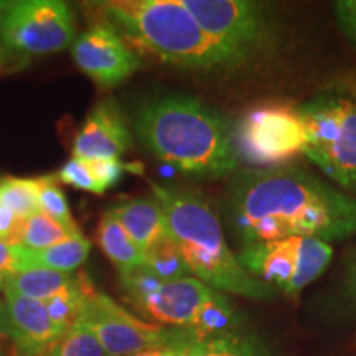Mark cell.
<instances>
[{
  "mask_svg": "<svg viewBox=\"0 0 356 356\" xmlns=\"http://www.w3.org/2000/svg\"><path fill=\"white\" fill-rule=\"evenodd\" d=\"M239 249L304 236L332 243L356 236V198L296 165L243 168L226 200Z\"/></svg>",
  "mask_w": 356,
  "mask_h": 356,
  "instance_id": "6da1fadb",
  "label": "cell"
},
{
  "mask_svg": "<svg viewBox=\"0 0 356 356\" xmlns=\"http://www.w3.org/2000/svg\"><path fill=\"white\" fill-rule=\"evenodd\" d=\"M136 131L155 157L190 175L228 177L241 165L228 122L197 97L172 95L145 102Z\"/></svg>",
  "mask_w": 356,
  "mask_h": 356,
  "instance_id": "7a4b0ae2",
  "label": "cell"
},
{
  "mask_svg": "<svg viewBox=\"0 0 356 356\" xmlns=\"http://www.w3.org/2000/svg\"><path fill=\"white\" fill-rule=\"evenodd\" d=\"M150 188L195 277L218 292L251 300L273 299L274 289L249 274L226 243L220 218L207 200L190 190L154 181Z\"/></svg>",
  "mask_w": 356,
  "mask_h": 356,
  "instance_id": "3957f363",
  "label": "cell"
},
{
  "mask_svg": "<svg viewBox=\"0 0 356 356\" xmlns=\"http://www.w3.org/2000/svg\"><path fill=\"white\" fill-rule=\"evenodd\" d=\"M101 20L129 44L180 68L213 71L239 66L213 42L181 0H114L95 3Z\"/></svg>",
  "mask_w": 356,
  "mask_h": 356,
  "instance_id": "277c9868",
  "label": "cell"
},
{
  "mask_svg": "<svg viewBox=\"0 0 356 356\" xmlns=\"http://www.w3.org/2000/svg\"><path fill=\"white\" fill-rule=\"evenodd\" d=\"M299 113L307 129L305 157L346 193H356V96L323 92Z\"/></svg>",
  "mask_w": 356,
  "mask_h": 356,
  "instance_id": "5b68a950",
  "label": "cell"
},
{
  "mask_svg": "<svg viewBox=\"0 0 356 356\" xmlns=\"http://www.w3.org/2000/svg\"><path fill=\"white\" fill-rule=\"evenodd\" d=\"M233 144L241 163L251 168L291 165L304 155L307 129L299 108L287 104H262L248 111L231 127Z\"/></svg>",
  "mask_w": 356,
  "mask_h": 356,
  "instance_id": "8992f818",
  "label": "cell"
},
{
  "mask_svg": "<svg viewBox=\"0 0 356 356\" xmlns=\"http://www.w3.org/2000/svg\"><path fill=\"white\" fill-rule=\"evenodd\" d=\"M238 259L249 274L274 291L297 297L327 270L333 248L322 239L292 236L239 249Z\"/></svg>",
  "mask_w": 356,
  "mask_h": 356,
  "instance_id": "52a82bcc",
  "label": "cell"
},
{
  "mask_svg": "<svg viewBox=\"0 0 356 356\" xmlns=\"http://www.w3.org/2000/svg\"><path fill=\"white\" fill-rule=\"evenodd\" d=\"M181 2L203 32L238 65L264 53L275 38V24L266 3L249 0Z\"/></svg>",
  "mask_w": 356,
  "mask_h": 356,
  "instance_id": "ba28073f",
  "label": "cell"
},
{
  "mask_svg": "<svg viewBox=\"0 0 356 356\" xmlns=\"http://www.w3.org/2000/svg\"><path fill=\"white\" fill-rule=\"evenodd\" d=\"M76 26L73 12L60 0H20L0 20L3 50L29 60L50 55L74 43Z\"/></svg>",
  "mask_w": 356,
  "mask_h": 356,
  "instance_id": "9c48e42d",
  "label": "cell"
},
{
  "mask_svg": "<svg viewBox=\"0 0 356 356\" xmlns=\"http://www.w3.org/2000/svg\"><path fill=\"white\" fill-rule=\"evenodd\" d=\"M127 300L140 314L160 325L173 328H190L195 314L215 289L208 287L197 277H185L163 282L150 274L144 266L119 273Z\"/></svg>",
  "mask_w": 356,
  "mask_h": 356,
  "instance_id": "30bf717a",
  "label": "cell"
},
{
  "mask_svg": "<svg viewBox=\"0 0 356 356\" xmlns=\"http://www.w3.org/2000/svg\"><path fill=\"white\" fill-rule=\"evenodd\" d=\"M76 323L95 333L108 356H131L167 343L184 330L147 323L96 289L86 297Z\"/></svg>",
  "mask_w": 356,
  "mask_h": 356,
  "instance_id": "8fae6325",
  "label": "cell"
},
{
  "mask_svg": "<svg viewBox=\"0 0 356 356\" xmlns=\"http://www.w3.org/2000/svg\"><path fill=\"white\" fill-rule=\"evenodd\" d=\"M78 68L101 88H114L140 68V58L109 24L97 22L73 43Z\"/></svg>",
  "mask_w": 356,
  "mask_h": 356,
  "instance_id": "7c38bea8",
  "label": "cell"
},
{
  "mask_svg": "<svg viewBox=\"0 0 356 356\" xmlns=\"http://www.w3.org/2000/svg\"><path fill=\"white\" fill-rule=\"evenodd\" d=\"M127 121L113 99L97 102L79 129L73 144L74 157L83 160L119 159L129 149Z\"/></svg>",
  "mask_w": 356,
  "mask_h": 356,
  "instance_id": "4fadbf2b",
  "label": "cell"
},
{
  "mask_svg": "<svg viewBox=\"0 0 356 356\" xmlns=\"http://www.w3.org/2000/svg\"><path fill=\"white\" fill-rule=\"evenodd\" d=\"M10 338L24 356H44L58 338L63 337L48 315L44 302L3 291Z\"/></svg>",
  "mask_w": 356,
  "mask_h": 356,
  "instance_id": "5bb4252c",
  "label": "cell"
},
{
  "mask_svg": "<svg viewBox=\"0 0 356 356\" xmlns=\"http://www.w3.org/2000/svg\"><path fill=\"white\" fill-rule=\"evenodd\" d=\"M109 211L121 222L122 228L142 252L159 239L170 234L165 215L154 197L127 200L111 208Z\"/></svg>",
  "mask_w": 356,
  "mask_h": 356,
  "instance_id": "9a60e30c",
  "label": "cell"
},
{
  "mask_svg": "<svg viewBox=\"0 0 356 356\" xmlns=\"http://www.w3.org/2000/svg\"><path fill=\"white\" fill-rule=\"evenodd\" d=\"M97 244L119 273L137 269L144 266V252L132 241L113 213L106 211L96 229Z\"/></svg>",
  "mask_w": 356,
  "mask_h": 356,
  "instance_id": "2e32d148",
  "label": "cell"
},
{
  "mask_svg": "<svg viewBox=\"0 0 356 356\" xmlns=\"http://www.w3.org/2000/svg\"><path fill=\"white\" fill-rule=\"evenodd\" d=\"M73 280V274L58 273V270L44 269V267H32V269L20 270L7 277L2 291H10L29 299L44 302L71 286Z\"/></svg>",
  "mask_w": 356,
  "mask_h": 356,
  "instance_id": "e0dca14e",
  "label": "cell"
},
{
  "mask_svg": "<svg viewBox=\"0 0 356 356\" xmlns=\"http://www.w3.org/2000/svg\"><path fill=\"white\" fill-rule=\"evenodd\" d=\"M188 356H277L264 338L251 332L236 330L197 341Z\"/></svg>",
  "mask_w": 356,
  "mask_h": 356,
  "instance_id": "ac0fdd59",
  "label": "cell"
},
{
  "mask_svg": "<svg viewBox=\"0 0 356 356\" xmlns=\"http://www.w3.org/2000/svg\"><path fill=\"white\" fill-rule=\"evenodd\" d=\"M89 249H91V241L83 234H76L50 248L38 249V251L29 249V259L32 267H44L58 273L73 274V270L79 269L86 262Z\"/></svg>",
  "mask_w": 356,
  "mask_h": 356,
  "instance_id": "d6986e66",
  "label": "cell"
},
{
  "mask_svg": "<svg viewBox=\"0 0 356 356\" xmlns=\"http://www.w3.org/2000/svg\"><path fill=\"white\" fill-rule=\"evenodd\" d=\"M92 291H95L92 282L88 279L86 274L81 273L74 275V280L71 286L55 293L48 300H44V307H47L51 322L55 323V327L63 335L78 322L79 315L83 312L84 302H86V297Z\"/></svg>",
  "mask_w": 356,
  "mask_h": 356,
  "instance_id": "ffe728a7",
  "label": "cell"
},
{
  "mask_svg": "<svg viewBox=\"0 0 356 356\" xmlns=\"http://www.w3.org/2000/svg\"><path fill=\"white\" fill-rule=\"evenodd\" d=\"M188 330L198 338V341L236 330L234 307L221 292L215 291L195 314Z\"/></svg>",
  "mask_w": 356,
  "mask_h": 356,
  "instance_id": "44dd1931",
  "label": "cell"
},
{
  "mask_svg": "<svg viewBox=\"0 0 356 356\" xmlns=\"http://www.w3.org/2000/svg\"><path fill=\"white\" fill-rule=\"evenodd\" d=\"M71 236L76 234L71 233L68 228L51 220L44 213L38 211L32 216L25 218V220H20L19 228H17L10 244L12 246L30 249V251H38V249L50 248L53 244L65 241Z\"/></svg>",
  "mask_w": 356,
  "mask_h": 356,
  "instance_id": "7402d4cb",
  "label": "cell"
},
{
  "mask_svg": "<svg viewBox=\"0 0 356 356\" xmlns=\"http://www.w3.org/2000/svg\"><path fill=\"white\" fill-rule=\"evenodd\" d=\"M144 267L163 282H173V280L190 277L191 274L172 234L159 239L157 243L145 249Z\"/></svg>",
  "mask_w": 356,
  "mask_h": 356,
  "instance_id": "603a6c76",
  "label": "cell"
},
{
  "mask_svg": "<svg viewBox=\"0 0 356 356\" xmlns=\"http://www.w3.org/2000/svg\"><path fill=\"white\" fill-rule=\"evenodd\" d=\"M0 203L19 220L40 211L38 178L6 177L0 180Z\"/></svg>",
  "mask_w": 356,
  "mask_h": 356,
  "instance_id": "cb8c5ba5",
  "label": "cell"
},
{
  "mask_svg": "<svg viewBox=\"0 0 356 356\" xmlns=\"http://www.w3.org/2000/svg\"><path fill=\"white\" fill-rule=\"evenodd\" d=\"M38 204L40 211L50 216L51 220L60 222L61 226L68 228L71 233L79 234L78 225L71 216L68 200L65 197V191L56 185L55 178L40 177L38 178Z\"/></svg>",
  "mask_w": 356,
  "mask_h": 356,
  "instance_id": "d4e9b609",
  "label": "cell"
},
{
  "mask_svg": "<svg viewBox=\"0 0 356 356\" xmlns=\"http://www.w3.org/2000/svg\"><path fill=\"white\" fill-rule=\"evenodd\" d=\"M44 356H108L99 340L89 328L74 323L63 337L58 338Z\"/></svg>",
  "mask_w": 356,
  "mask_h": 356,
  "instance_id": "484cf974",
  "label": "cell"
},
{
  "mask_svg": "<svg viewBox=\"0 0 356 356\" xmlns=\"http://www.w3.org/2000/svg\"><path fill=\"white\" fill-rule=\"evenodd\" d=\"M56 177L61 184L71 185L78 190L88 191V193L102 195L99 186L96 184L95 177H92V173L89 172L86 160L83 159L73 157L71 160H68V162L60 168V172H58Z\"/></svg>",
  "mask_w": 356,
  "mask_h": 356,
  "instance_id": "4316f807",
  "label": "cell"
},
{
  "mask_svg": "<svg viewBox=\"0 0 356 356\" xmlns=\"http://www.w3.org/2000/svg\"><path fill=\"white\" fill-rule=\"evenodd\" d=\"M26 269H32L29 259V249L12 246V244L0 239V289L3 287L7 277Z\"/></svg>",
  "mask_w": 356,
  "mask_h": 356,
  "instance_id": "83f0119b",
  "label": "cell"
},
{
  "mask_svg": "<svg viewBox=\"0 0 356 356\" xmlns=\"http://www.w3.org/2000/svg\"><path fill=\"white\" fill-rule=\"evenodd\" d=\"M89 172L95 177L101 193L118 184L122 178V173L126 170V163H122L119 159H96L86 160Z\"/></svg>",
  "mask_w": 356,
  "mask_h": 356,
  "instance_id": "f1b7e54d",
  "label": "cell"
},
{
  "mask_svg": "<svg viewBox=\"0 0 356 356\" xmlns=\"http://www.w3.org/2000/svg\"><path fill=\"white\" fill-rule=\"evenodd\" d=\"M197 341L198 338L188 328H184L173 340L167 341V343L137 351V353L131 356H188L190 350L193 348V345Z\"/></svg>",
  "mask_w": 356,
  "mask_h": 356,
  "instance_id": "f546056e",
  "label": "cell"
},
{
  "mask_svg": "<svg viewBox=\"0 0 356 356\" xmlns=\"http://www.w3.org/2000/svg\"><path fill=\"white\" fill-rule=\"evenodd\" d=\"M341 296L346 302L356 307V252L350 256L345 266V274L341 279Z\"/></svg>",
  "mask_w": 356,
  "mask_h": 356,
  "instance_id": "4dcf8cb0",
  "label": "cell"
},
{
  "mask_svg": "<svg viewBox=\"0 0 356 356\" xmlns=\"http://www.w3.org/2000/svg\"><path fill=\"white\" fill-rule=\"evenodd\" d=\"M20 220L13 213L8 210L7 207H3L0 203V239L10 244L13 236H15V231L19 228Z\"/></svg>",
  "mask_w": 356,
  "mask_h": 356,
  "instance_id": "1f68e13d",
  "label": "cell"
},
{
  "mask_svg": "<svg viewBox=\"0 0 356 356\" xmlns=\"http://www.w3.org/2000/svg\"><path fill=\"white\" fill-rule=\"evenodd\" d=\"M338 24L341 26V32L345 33V37L350 40L351 44L356 48V19L355 17L346 15V13L337 12Z\"/></svg>",
  "mask_w": 356,
  "mask_h": 356,
  "instance_id": "d6a6232c",
  "label": "cell"
},
{
  "mask_svg": "<svg viewBox=\"0 0 356 356\" xmlns=\"http://www.w3.org/2000/svg\"><path fill=\"white\" fill-rule=\"evenodd\" d=\"M0 338H10V323H8L6 302L0 300Z\"/></svg>",
  "mask_w": 356,
  "mask_h": 356,
  "instance_id": "836d02e7",
  "label": "cell"
},
{
  "mask_svg": "<svg viewBox=\"0 0 356 356\" xmlns=\"http://www.w3.org/2000/svg\"><path fill=\"white\" fill-rule=\"evenodd\" d=\"M335 12L346 13V15L356 19V0H343V2L335 3Z\"/></svg>",
  "mask_w": 356,
  "mask_h": 356,
  "instance_id": "e575fe53",
  "label": "cell"
},
{
  "mask_svg": "<svg viewBox=\"0 0 356 356\" xmlns=\"http://www.w3.org/2000/svg\"><path fill=\"white\" fill-rule=\"evenodd\" d=\"M12 2H3V0H0V20H2V17L6 15V12L10 8Z\"/></svg>",
  "mask_w": 356,
  "mask_h": 356,
  "instance_id": "d590c367",
  "label": "cell"
},
{
  "mask_svg": "<svg viewBox=\"0 0 356 356\" xmlns=\"http://www.w3.org/2000/svg\"><path fill=\"white\" fill-rule=\"evenodd\" d=\"M12 356H24V355H20V353H19V351H17L15 348H13V355H12Z\"/></svg>",
  "mask_w": 356,
  "mask_h": 356,
  "instance_id": "8d00e7d4",
  "label": "cell"
},
{
  "mask_svg": "<svg viewBox=\"0 0 356 356\" xmlns=\"http://www.w3.org/2000/svg\"><path fill=\"white\" fill-rule=\"evenodd\" d=\"M0 356H3V355H2V351H0Z\"/></svg>",
  "mask_w": 356,
  "mask_h": 356,
  "instance_id": "74e56055",
  "label": "cell"
},
{
  "mask_svg": "<svg viewBox=\"0 0 356 356\" xmlns=\"http://www.w3.org/2000/svg\"><path fill=\"white\" fill-rule=\"evenodd\" d=\"M355 341H356V335H355Z\"/></svg>",
  "mask_w": 356,
  "mask_h": 356,
  "instance_id": "f35d334b",
  "label": "cell"
}]
</instances>
